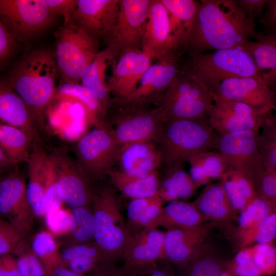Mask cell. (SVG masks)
I'll list each match as a JSON object with an SVG mask.
<instances>
[{
  "label": "cell",
  "instance_id": "1",
  "mask_svg": "<svg viewBox=\"0 0 276 276\" xmlns=\"http://www.w3.org/2000/svg\"><path fill=\"white\" fill-rule=\"evenodd\" d=\"M257 33L255 21L247 18L237 0H201L186 52L239 48Z\"/></svg>",
  "mask_w": 276,
  "mask_h": 276
},
{
  "label": "cell",
  "instance_id": "2",
  "mask_svg": "<svg viewBox=\"0 0 276 276\" xmlns=\"http://www.w3.org/2000/svg\"><path fill=\"white\" fill-rule=\"evenodd\" d=\"M58 76L54 53L40 49L24 56L7 80L27 106L39 129L44 126L45 109L55 95Z\"/></svg>",
  "mask_w": 276,
  "mask_h": 276
},
{
  "label": "cell",
  "instance_id": "3",
  "mask_svg": "<svg viewBox=\"0 0 276 276\" xmlns=\"http://www.w3.org/2000/svg\"><path fill=\"white\" fill-rule=\"evenodd\" d=\"M217 134L208 119L164 122L154 141L162 166L184 164L199 153L215 149Z\"/></svg>",
  "mask_w": 276,
  "mask_h": 276
},
{
  "label": "cell",
  "instance_id": "4",
  "mask_svg": "<svg viewBox=\"0 0 276 276\" xmlns=\"http://www.w3.org/2000/svg\"><path fill=\"white\" fill-rule=\"evenodd\" d=\"M188 55L182 68L193 75L211 94L226 79L258 74L252 58L239 48Z\"/></svg>",
  "mask_w": 276,
  "mask_h": 276
},
{
  "label": "cell",
  "instance_id": "5",
  "mask_svg": "<svg viewBox=\"0 0 276 276\" xmlns=\"http://www.w3.org/2000/svg\"><path fill=\"white\" fill-rule=\"evenodd\" d=\"M211 93L193 75L181 68L156 105L164 122L208 119L214 103Z\"/></svg>",
  "mask_w": 276,
  "mask_h": 276
},
{
  "label": "cell",
  "instance_id": "6",
  "mask_svg": "<svg viewBox=\"0 0 276 276\" xmlns=\"http://www.w3.org/2000/svg\"><path fill=\"white\" fill-rule=\"evenodd\" d=\"M54 56L62 83L80 84L88 66L100 51L99 39L71 20L55 32Z\"/></svg>",
  "mask_w": 276,
  "mask_h": 276
},
{
  "label": "cell",
  "instance_id": "7",
  "mask_svg": "<svg viewBox=\"0 0 276 276\" xmlns=\"http://www.w3.org/2000/svg\"><path fill=\"white\" fill-rule=\"evenodd\" d=\"M92 204L95 225L94 241L105 260L117 263L122 259L131 237L113 190L105 187L95 193Z\"/></svg>",
  "mask_w": 276,
  "mask_h": 276
},
{
  "label": "cell",
  "instance_id": "8",
  "mask_svg": "<svg viewBox=\"0 0 276 276\" xmlns=\"http://www.w3.org/2000/svg\"><path fill=\"white\" fill-rule=\"evenodd\" d=\"M120 148L110 126L95 127L74 146L75 159L91 182L108 175L113 170Z\"/></svg>",
  "mask_w": 276,
  "mask_h": 276
},
{
  "label": "cell",
  "instance_id": "9",
  "mask_svg": "<svg viewBox=\"0 0 276 276\" xmlns=\"http://www.w3.org/2000/svg\"><path fill=\"white\" fill-rule=\"evenodd\" d=\"M55 18L45 0H0V20L17 42L40 35Z\"/></svg>",
  "mask_w": 276,
  "mask_h": 276
},
{
  "label": "cell",
  "instance_id": "10",
  "mask_svg": "<svg viewBox=\"0 0 276 276\" xmlns=\"http://www.w3.org/2000/svg\"><path fill=\"white\" fill-rule=\"evenodd\" d=\"M258 133L242 130L217 134L215 146L227 169L243 174L254 185L265 170L258 145Z\"/></svg>",
  "mask_w": 276,
  "mask_h": 276
},
{
  "label": "cell",
  "instance_id": "11",
  "mask_svg": "<svg viewBox=\"0 0 276 276\" xmlns=\"http://www.w3.org/2000/svg\"><path fill=\"white\" fill-rule=\"evenodd\" d=\"M117 105L119 109L110 128L120 146L137 142H154L164 122L157 106Z\"/></svg>",
  "mask_w": 276,
  "mask_h": 276
},
{
  "label": "cell",
  "instance_id": "12",
  "mask_svg": "<svg viewBox=\"0 0 276 276\" xmlns=\"http://www.w3.org/2000/svg\"><path fill=\"white\" fill-rule=\"evenodd\" d=\"M151 0H120L118 16L108 36L113 58L131 50H141Z\"/></svg>",
  "mask_w": 276,
  "mask_h": 276
},
{
  "label": "cell",
  "instance_id": "13",
  "mask_svg": "<svg viewBox=\"0 0 276 276\" xmlns=\"http://www.w3.org/2000/svg\"><path fill=\"white\" fill-rule=\"evenodd\" d=\"M48 154L54 167L60 196L64 203L72 208L89 206L94 192L90 182L72 157L66 146L51 148Z\"/></svg>",
  "mask_w": 276,
  "mask_h": 276
},
{
  "label": "cell",
  "instance_id": "14",
  "mask_svg": "<svg viewBox=\"0 0 276 276\" xmlns=\"http://www.w3.org/2000/svg\"><path fill=\"white\" fill-rule=\"evenodd\" d=\"M185 53L176 51L152 63L145 73L135 90L127 98L112 100L118 105H156L181 69L180 59Z\"/></svg>",
  "mask_w": 276,
  "mask_h": 276
},
{
  "label": "cell",
  "instance_id": "15",
  "mask_svg": "<svg viewBox=\"0 0 276 276\" xmlns=\"http://www.w3.org/2000/svg\"><path fill=\"white\" fill-rule=\"evenodd\" d=\"M211 95L214 100L242 103L263 116L275 109V93L259 74L226 79Z\"/></svg>",
  "mask_w": 276,
  "mask_h": 276
},
{
  "label": "cell",
  "instance_id": "16",
  "mask_svg": "<svg viewBox=\"0 0 276 276\" xmlns=\"http://www.w3.org/2000/svg\"><path fill=\"white\" fill-rule=\"evenodd\" d=\"M0 215L25 237L32 228L35 216L28 200L25 178L17 165L8 171L1 182Z\"/></svg>",
  "mask_w": 276,
  "mask_h": 276
},
{
  "label": "cell",
  "instance_id": "17",
  "mask_svg": "<svg viewBox=\"0 0 276 276\" xmlns=\"http://www.w3.org/2000/svg\"><path fill=\"white\" fill-rule=\"evenodd\" d=\"M265 116L242 103L214 100L208 114V122L220 135L242 130L259 132Z\"/></svg>",
  "mask_w": 276,
  "mask_h": 276
},
{
  "label": "cell",
  "instance_id": "18",
  "mask_svg": "<svg viewBox=\"0 0 276 276\" xmlns=\"http://www.w3.org/2000/svg\"><path fill=\"white\" fill-rule=\"evenodd\" d=\"M165 232L143 229L131 236L125 249L121 266L126 275L140 272L165 260Z\"/></svg>",
  "mask_w": 276,
  "mask_h": 276
},
{
  "label": "cell",
  "instance_id": "19",
  "mask_svg": "<svg viewBox=\"0 0 276 276\" xmlns=\"http://www.w3.org/2000/svg\"><path fill=\"white\" fill-rule=\"evenodd\" d=\"M141 50L153 60H157L173 52L182 51L176 47L169 14L161 0H151Z\"/></svg>",
  "mask_w": 276,
  "mask_h": 276
},
{
  "label": "cell",
  "instance_id": "20",
  "mask_svg": "<svg viewBox=\"0 0 276 276\" xmlns=\"http://www.w3.org/2000/svg\"><path fill=\"white\" fill-rule=\"evenodd\" d=\"M152 61L141 50H128L120 54L112 75L107 81L109 93L114 96L113 100H122L131 94Z\"/></svg>",
  "mask_w": 276,
  "mask_h": 276
},
{
  "label": "cell",
  "instance_id": "21",
  "mask_svg": "<svg viewBox=\"0 0 276 276\" xmlns=\"http://www.w3.org/2000/svg\"><path fill=\"white\" fill-rule=\"evenodd\" d=\"M120 0H77L71 20L94 37L106 38L116 22Z\"/></svg>",
  "mask_w": 276,
  "mask_h": 276
},
{
  "label": "cell",
  "instance_id": "22",
  "mask_svg": "<svg viewBox=\"0 0 276 276\" xmlns=\"http://www.w3.org/2000/svg\"><path fill=\"white\" fill-rule=\"evenodd\" d=\"M217 224L208 221L193 227L167 229L164 238L165 260L175 268L183 264L208 240Z\"/></svg>",
  "mask_w": 276,
  "mask_h": 276
},
{
  "label": "cell",
  "instance_id": "23",
  "mask_svg": "<svg viewBox=\"0 0 276 276\" xmlns=\"http://www.w3.org/2000/svg\"><path fill=\"white\" fill-rule=\"evenodd\" d=\"M117 163L119 171L144 176L157 171L162 166V157L154 142H137L121 146Z\"/></svg>",
  "mask_w": 276,
  "mask_h": 276
},
{
  "label": "cell",
  "instance_id": "24",
  "mask_svg": "<svg viewBox=\"0 0 276 276\" xmlns=\"http://www.w3.org/2000/svg\"><path fill=\"white\" fill-rule=\"evenodd\" d=\"M0 122L24 131L33 143L43 145L39 129L19 96L7 81L0 80Z\"/></svg>",
  "mask_w": 276,
  "mask_h": 276
},
{
  "label": "cell",
  "instance_id": "25",
  "mask_svg": "<svg viewBox=\"0 0 276 276\" xmlns=\"http://www.w3.org/2000/svg\"><path fill=\"white\" fill-rule=\"evenodd\" d=\"M191 203L209 221L217 224L228 223L238 217L220 179L208 185Z\"/></svg>",
  "mask_w": 276,
  "mask_h": 276
},
{
  "label": "cell",
  "instance_id": "26",
  "mask_svg": "<svg viewBox=\"0 0 276 276\" xmlns=\"http://www.w3.org/2000/svg\"><path fill=\"white\" fill-rule=\"evenodd\" d=\"M48 152L43 145L33 143L28 165V181L26 183V193L30 205L35 216L44 217L42 206Z\"/></svg>",
  "mask_w": 276,
  "mask_h": 276
},
{
  "label": "cell",
  "instance_id": "27",
  "mask_svg": "<svg viewBox=\"0 0 276 276\" xmlns=\"http://www.w3.org/2000/svg\"><path fill=\"white\" fill-rule=\"evenodd\" d=\"M169 16L178 49L186 52L194 28L199 2L194 0H161Z\"/></svg>",
  "mask_w": 276,
  "mask_h": 276
},
{
  "label": "cell",
  "instance_id": "28",
  "mask_svg": "<svg viewBox=\"0 0 276 276\" xmlns=\"http://www.w3.org/2000/svg\"><path fill=\"white\" fill-rule=\"evenodd\" d=\"M255 39L239 48L252 58L258 74L271 87L276 79V34L257 33Z\"/></svg>",
  "mask_w": 276,
  "mask_h": 276
},
{
  "label": "cell",
  "instance_id": "29",
  "mask_svg": "<svg viewBox=\"0 0 276 276\" xmlns=\"http://www.w3.org/2000/svg\"><path fill=\"white\" fill-rule=\"evenodd\" d=\"M209 221L190 202L174 200L163 206L156 219L145 229L190 228Z\"/></svg>",
  "mask_w": 276,
  "mask_h": 276
},
{
  "label": "cell",
  "instance_id": "30",
  "mask_svg": "<svg viewBox=\"0 0 276 276\" xmlns=\"http://www.w3.org/2000/svg\"><path fill=\"white\" fill-rule=\"evenodd\" d=\"M228 261L217 254L207 240L183 264L175 268L176 276H220Z\"/></svg>",
  "mask_w": 276,
  "mask_h": 276
},
{
  "label": "cell",
  "instance_id": "31",
  "mask_svg": "<svg viewBox=\"0 0 276 276\" xmlns=\"http://www.w3.org/2000/svg\"><path fill=\"white\" fill-rule=\"evenodd\" d=\"M198 188L186 171L183 164H181L164 168L157 195L164 203L174 200L184 201L191 197Z\"/></svg>",
  "mask_w": 276,
  "mask_h": 276
},
{
  "label": "cell",
  "instance_id": "32",
  "mask_svg": "<svg viewBox=\"0 0 276 276\" xmlns=\"http://www.w3.org/2000/svg\"><path fill=\"white\" fill-rule=\"evenodd\" d=\"M113 59L107 48L99 51L83 75L80 84L93 91L107 110L111 100L106 79V71L109 60Z\"/></svg>",
  "mask_w": 276,
  "mask_h": 276
},
{
  "label": "cell",
  "instance_id": "33",
  "mask_svg": "<svg viewBox=\"0 0 276 276\" xmlns=\"http://www.w3.org/2000/svg\"><path fill=\"white\" fill-rule=\"evenodd\" d=\"M108 175L114 186L132 199L157 195L160 182L157 171L144 176H136L112 170Z\"/></svg>",
  "mask_w": 276,
  "mask_h": 276
},
{
  "label": "cell",
  "instance_id": "34",
  "mask_svg": "<svg viewBox=\"0 0 276 276\" xmlns=\"http://www.w3.org/2000/svg\"><path fill=\"white\" fill-rule=\"evenodd\" d=\"M64 267L85 274L105 260L103 252L94 241L65 247L61 251Z\"/></svg>",
  "mask_w": 276,
  "mask_h": 276
},
{
  "label": "cell",
  "instance_id": "35",
  "mask_svg": "<svg viewBox=\"0 0 276 276\" xmlns=\"http://www.w3.org/2000/svg\"><path fill=\"white\" fill-rule=\"evenodd\" d=\"M55 93L58 96L79 101L95 127L108 125L106 120L107 110L95 94L81 84L62 83L56 88Z\"/></svg>",
  "mask_w": 276,
  "mask_h": 276
},
{
  "label": "cell",
  "instance_id": "36",
  "mask_svg": "<svg viewBox=\"0 0 276 276\" xmlns=\"http://www.w3.org/2000/svg\"><path fill=\"white\" fill-rule=\"evenodd\" d=\"M33 143L21 129L0 122V147L14 164L28 163Z\"/></svg>",
  "mask_w": 276,
  "mask_h": 276
},
{
  "label": "cell",
  "instance_id": "37",
  "mask_svg": "<svg viewBox=\"0 0 276 276\" xmlns=\"http://www.w3.org/2000/svg\"><path fill=\"white\" fill-rule=\"evenodd\" d=\"M188 163L190 165L189 174L198 188L212 180L220 179L227 169L223 158L217 150L199 153Z\"/></svg>",
  "mask_w": 276,
  "mask_h": 276
},
{
  "label": "cell",
  "instance_id": "38",
  "mask_svg": "<svg viewBox=\"0 0 276 276\" xmlns=\"http://www.w3.org/2000/svg\"><path fill=\"white\" fill-rule=\"evenodd\" d=\"M220 179L232 205L239 214L249 201L258 197L254 183L240 172L227 169Z\"/></svg>",
  "mask_w": 276,
  "mask_h": 276
},
{
  "label": "cell",
  "instance_id": "39",
  "mask_svg": "<svg viewBox=\"0 0 276 276\" xmlns=\"http://www.w3.org/2000/svg\"><path fill=\"white\" fill-rule=\"evenodd\" d=\"M30 244L41 262L46 276H52L55 269L63 266L59 245L49 231L43 230L36 234Z\"/></svg>",
  "mask_w": 276,
  "mask_h": 276
},
{
  "label": "cell",
  "instance_id": "40",
  "mask_svg": "<svg viewBox=\"0 0 276 276\" xmlns=\"http://www.w3.org/2000/svg\"><path fill=\"white\" fill-rule=\"evenodd\" d=\"M70 216L69 237L65 247L94 241L95 218L90 206L72 208Z\"/></svg>",
  "mask_w": 276,
  "mask_h": 276
},
{
  "label": "cell",
  "instance_id": "41",
  "mask_svg": "<svg viewBox=\"0 0 276 276\" xmlns=\"http://www.w3.org/2000/svg\"><path fill=\"white\" fill-rule=\"evenodd\" d=\"M239 249L258 244L272 243L276 238V213L236 233Z\"/></svg>",
  "mask_w": 276,
  "mask_h": 276
},
{
  "label": "cell",
  "instance_id": "42",
  "mask_svg": "<svg viewBox=\"0 0 276 276\" xmlns=\"http://www.w3.org/2000/svg\"><path fill=\"white\" fill-rule=\"evenodd\" d=\"M257 135L265 169L276 170V120L272 112L266 114Z\"/></svg>",
  "mask_w": 276,
  "mask_h": 276
},
{
  "label": "cell",
  "instance_id": "43",
  "mask_svg": "<svg viewBox=\"0 0 276 276\" xmlns=\"http://www.w3.org/2000/svg\"><path fill=\"white\" fill-rule=\"evenodd\" d=\"M16 256L17 265L21 276H46L44 269L31 244L25 238L12 252Z\"/></svg>",
  "mask_w": 276,
  "mask_h": 276
},
{
  "label": "cell",
  "instance_id": "44",
  "mask_svg": "<svg viewBox=\"0 0 276 276\" xmlns=\"http://www.w3.org/2000/svg\"><path fill=\"white\" fill-rule=\"evenodd\" d=\"M276 213V209L258 197L249 201L238 217V228H245Z\"/></svg>",
  "mask_w": 276,
  "mask_h": 276
},
{
  "label": "cell",
  "instance_id": "45",
  "mask_svg": "<svg viewBox=\"0 0 276 276\" xmlns=\"http://www.w3.org/2000/svg\"><path fill=\"white\" fill-rule=\"evenodd\" d=\"M250 256L263 276L276 272V248L272 243L258 244L247 247Z\"/></svg>",
  "mask_w": 276,
  "mask_h": 276
},
{
  "label": "cell",
  "instance_id": "46",
  "mask_svg": "<svg viewBox=\"0 0 276 276\" xmlns=\"http://www.w3.org/2000/svg\"><path fill=\"white\" fill-rule=\"evenodd\" d=\"M46 178L42 206L44 216L62 207V201L58 188L56 173L48 154Z\"/></svg>",
  "mask_w": 276,
  "mask_h": 276
},
{
  "label": "cell",
  "instance_id": "47",
  "mask_svg": "<svg viewBox=\"0 0 276 276\" xmlns=\"http://www.w3.org/2000/svg\"><path fill=\"white\" fill-rule=\"evenodd\" d=\"M255 186L258 197L276 209V170L265 169Z\"/></svg>",
  "mask_w": 276,
  "mask_h": 276
},
{
  "label": "cell",
  "instance_id": "48",
  "mask_svg": "<svg viewBox=\"0 0 276 276\" xmlns=\"http://www.w3.org/2000/svg\"><path fill=\"white\" fill-rule=\"evenodd\" d=\"M227 266L237 276H263L247 247L239 249Z\"/></svg>",
  "mask_w": 276,
  "mask_h": 276
},
{
  "label": "cell",
  "instance_id": "49",
  "mask_svg": "<svg viewBox=\"0 0 276 276\" xmlns=\"http://www.w3.org/2000/svg\"><path fill=\"white\" fill-rule=\"evenodd\" d=\"M70 210L62 207L44 216L45 225L55 237L67 236L70 232Z\"/></svg>",
  "mask_w": 276,
  "mask_h": 276
},
{
  "label": "cell",
  "instance_id": "50",
  "mask_svg": "<svg viewBox=\"0 0 276 276\" xmlns=\"http://www.w3.org/2000/svg\"><path fill=\"white\" fill-rule=\"evenodd\" d=\"M24 238L7 220L0 217V255L12 254Z\"/></svg>",
  "mask_w": 276,
  "mask_h": 276
},
{
  "label": "cell",
  "instance_id": "51",
  "mask_svg": "<svg viewBox=\"0 0 276 276\" xmlns=\"http://www.w3.org/2000/svg\"><path fill=\"white\" fill-rule=\"evenodd\" d=\"M17 47V42L0 20V68L12 58Z\"/></svg>",
  "mask_w": 276,
  "mask_h": 276
},
{
  "label": "cell",
  "instance_id": "52",
  "mask_svg": "<svg viewBox=\"0 0 276 276\" xmlns=\"http://www.w3.org/2000/svg\"><path fill=\"white\" fill-rule=\"evenodd\" d=\"M51 14L54 16H60L63 18V23L71 20L75 11L77 0H45Z\"/></svg>",
  "mask_w": 276,
  "mask_h": 276
},
{
  "label": "cell",
  "instance_id": "53",
  "mask_svg": "<svg viewBox=\"0 0 276 276\" xmlns=\"http://www.w3.org/2000/svg\"><path fill=\"white\" fill-rule=\"evenodd\" d=\"M126 276H176V273L172 264L163 260L144 270Z\"/></svg>",
  "mask_w": 276,
  "mask_h": 276
},
{
  "label": "cell",
  "instance_id": "54",
  "mask_svg": "<svg viewBox=\"0 0 276 276\" xmlns=\"http://www.w3.org/2000/svg\"><path fill=\"white\" fill-rule=\"evenodd\" d=\"M260 22L263 25L265 34H276V1L268 0L265 9L259 16Z\"/></svg>",
  "mask_w": 276,
  "mask_h": 276
},
{
  "label": "cell",
  "instance_id": "55",
  "mask_svg": "<svg viewBox=\"0 0 276 276\" xmlns=\"http://www.w3.org/2000/svg\"><path fill=\"white\" fill-rule=\"evenodd\" d=\"M268 0H237L239 7L250 20L255 19L262 14Z\"/></svg>",
  "mask_w": 276,
  "mask_h": 276
},
{
  "label": "cell",
  "instance_id": "56",
  "mask_svg": "<svg viewBox=\"0 0 276 276\" xmlns=\"http://www.w3.org/2000/svg\"><path fill=\"white\" fill-rule=\"evenodd\" d=\"M85 276H126L121 266L114 262L103 261Z\"/></svg>",
  "mask_w": 276,
  "mask_h": 276
},
{
  "label": "cell",
  "instance_id": "57",
  "mask_svg": "<svg viewBox=\"0 0 276 276\" xmlns=\"http://www.w3.org/2000/svg\"><path fill=\"white\" fill-rule=\"evenodd\" d=\"M0 276H21L12 254L0 255Z\"/></svg>",
  "mask_w": 276,
  "mask_h": 276
},
{
  "label": "cell",
  "instance_id": "58",
  "mask_svg": "<svg viewBox=\"0 0 276 276\" xmlns=\"http://www.w3.org/2000/svg\"><path fill=\"white\" fill-rule=\"evenodd\" d=\"M17 165L7 158L0 147V172L8 171Z\"/></svg>",
  "mask_w": 276,
  "mask_h": 276
},
{
  "label": "cell",
  "instance_id": "59",
  "mask_svg": "<svg viewBox=\"0 0 276 276\" xmlns=\"http://www.w3.org/2000/svg\"><path fill=\"white\" fill-rule=\"evenodd\" d=\"M52 276H85V274L76 273L63 266H60L55 269Z\"/></svg>",
  "mask_w": 276,
  "mask_h": 276
},
{
  "label": "cell",
  "instance_id": "60",
  "mask_svg": "<svg viewBox=\"0 0 276 276\" xmlns=\"http://www.w3.org/2000/svg\"><path fill=\"white\" fill-rule=\"evenodd\" d=\"M220 276H237L228 267L223 271Z\"/></svg>",
  "mask_w": 276,
  "mask_h": 276
},
{
  "label": "cell",
  "instance_id": "61",
  "mask_svg": "<svg viewBox=\"0 0 276 276\" xmlns=\"http://www.w3.org/2000/svg\"><path fill=\"white\" fill-rule=\"evenodd\" d=\"M8 171H2V172H0V184H1V182L3 179V178L4 177V176L5 175V174H6V173ZM0 217H2L0 215Z\"/></svg>",
  "mask_w": 276,
  "mask_h": 276
}]
</instances>
